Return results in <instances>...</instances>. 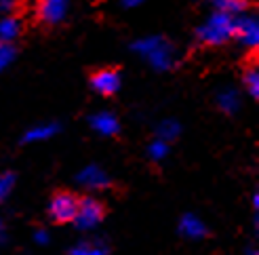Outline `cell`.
Wrapping results in <instances>:
<instances>
[{
    "label": "cell",
    "mask_w": 259,
    "mask_h": 255,
    "mask_svg": "<svg viewBox=\"0 0 259 255\" xmlns=\"http://www.w3.org/2000/svg\"><path fill=\"white\" fill-rule=\"evenodd\" d=\"M13 188H15V173L7 171V173L0 175V205L11 196Z\"/></svg>",
    "instance_id": "e0dca14e"
},
{
    "label": "cell",
    "mask_w": 259,
    "mask_h": 255,
    "mask_svg": "<svg viewBox=\"0 0 259 255\" xmlns=\"http://www.w3.org/2000/svg\"><path fill=\"white\" fill-rule=\"evenodd\" d=\"M57 131H59V124H55V122L36 124V126H32V129L25 131V135H23V142H25V144L45 142V139H51L53 135H57Z\"/></svg>",
    "instance_id": "8fae6325"
},
{
    "label": "cell",
    "mask_w": 259,
    "mask_h": 255,
    "mask_svg": "<svg viewBox=\"0 0 259 255\" xmlns=\"http://www.w3.org/2000/svg\"><path fill=\"white\" fill-rule=\"evenodd\" d=\"M103 205L97 200V198H82L78 200V211H76V218H74V224L80 228V230H93L95 226H99V222L103 220Z\"/></svg>",
    "instance_id": "3957f363"
},
{
    "label": "cell",
    "mask_w": 259,
    "mask_h": 255,
    "mask_svg": "<svg viewBox=\"0 0 259 255\" xmlns=\"http://www.w3.org/2000/svg\"><path fill=\"white\" fill-rule=\"evenodd\" d=\"M217 106H219V110L226 112V114L238 112V108H240V95H238V91H236V89H232V87L222 89V91L217 93Z\"/></svg>",
    "instance_id": "7c38bea8"
},
{
    "label": "cell",
    "mask_w": 259,
    "mask_h": 255,
    "mask_svg": "<svg viewBox=\"0 0 259 255\" xmlns=\"http://www.w3.org/2000/svg\"><path fill=\"white\" fill-rule=\"evenodd\" d=\"M76 211H78V198L70 192H59L51 198L49 205V215L53 218V222L57 224H70L76 218Z\"/></svg>",
    "instance_id": "277c9868"
},
{
    "label": "cell",
    "mask_w": 259,
    "mask_h": 255,
    "mask_svg": "<svg viewBox=\"0 0 259 255\" xmlns=\"http://www.w3.org/2000/svg\"><path fill=\"white\" fill-rule=\"evenodd\" d=\"M34 240H36V243H40V245H45L47 240H49V234L45 230H36L34 232Z\"/></svg>",
    "instance_id": "7402d4cb"
},
{
    "label": "cell",
    "mask_w": 259,
    "mask_h": 255,
    "mask_svg": "<svg viewBox=\"0 0 259 255\" xmlns=\"http://www.w3.org/2000/svg\"><path fill=\"white\" fill-rule=\"evenodd\" d=\"M68 7L70 0H40L38 3V17L49 25H57L66 19Z\"/></svg>",
    "instance_id": "8992f818"
},
{
    "label": "cell",
    "mask_w": 259,
    "mask_h": 255,
    "mask_svg": "<svg viewBox=\"0 0 259 255\" xmlns=\"http://www.w3.org/2000/svg\"><path fill=\"white\" fill-rule=\"evenodd\" d=\"M70 255H108L106 247H101V245H91V243H80V245H76Z\"/></svg>",
    "instance_id": "ac0fdd59"
},
{
    "label": "cell",
    "mask_w": 259,
    "mask_h": 255,
    "mask_svg": "<svg viewBox=\"0 0 259 255\" xmlns=\"http://www.w3.org/2000/svg\"><path fill=\"white\" fill-rule=\"evenodd\" d=\"M5 240H7V230H5V226L0 224V245H3Z\"/></svg>",
    "instance_id": "cb8c5ba5"
},
{
    "label": "cell",
    "mask_w": 259,
    "mask_h": 255,
    "mask_svg": "<svg viewBox=\"0 0 259 255\" xmlns=\"http://www.w3.org/2000/svg\"><path fill=\"white\" fill-rule=\"evenodd\" d=\"M166 154H169V142H164V139H154V142L148 146V156L152 160H164Z\"/></svg>",
    "instance_id": "2e32d148"
},
{
    "label": "cell",
    "mask_w": 259,
    "mask_h": 255,
    "mask_svg": "<svg viewBox=\"0 0 259 255\" xmlns=\"http://www.w3.org/2000/svg\"><path fill=\"white\" fill-rule=\"evenodd\" d=\"M133 51L144 57L154 70L166 72L175 66V49L162 36H146L133 42Z\"/></svg>",
    "instance_id": "6da1fadb"
},
{
    "label": "cell",
    "mask_w": 259,
    "mask_h": 255,
    "mask_svg": "<svg viewBox=\"0 0 259 255\" xmlns=\"http://www.w3.org/2000/svg\"><path fill=\"white\" fill-rule=\"evenodd\" d=\"M17 3H19V0H0V11L9 13V11H13L17 7Z\"/></svg>",
    "instance_id": "44dd1931"
},
{
    "label": "cell",
    "mask_w": 259,
    "mask_h": 255,
    "mask_svg": "<svg viewBox=\"0 0 259 255\" xmlns=\"http://www.w3.org/2000/svg\"><path fill=\"white\" fill-rule=\"evenodd\" d=\"M181 133V126L177 120H171L166 118L158 124V137L164 139V142H173V139H177V135Z\"/></svg>",
    "instance_id": "9a60e30c"
},
{
    "label": "cell",
    "mask_w": 259,
    "mask_h": 255,
    "mask_svg": "<svg viewBox=\"0 0 259 255\" xmlns=\"http://www.w3.org/2000/svg\"><path fill=\"white\" fill-rule=\"evenodd\" d=\"M144 0H120V5L124 7V9H137Z\"/></svg>",
    "instance_id": "603a6c76"
},
{
    "label": "cell",
    "mask_w": 259,
    "mask_h": 255,
    "mask_svg": "<svg viewBox=\"0 0 259 255\" xmlns=\"http://www.w3.org/2000/svg\"><path fill=\"white\" fill-rule=\"evenodd\" d=\"M234 36H238V40L249 47V49H257L259 45V21L257 17H251V15H238L236 17V32Z\"/></svg>",
    "instance_id": "5b68a950"
},
{
    "label": "cell",
    "mask_w": 259,
    "mask_h": 255,
    "mask_svg": "<svg viewBox=\"0 0 259 255\" xmlns=\"http://www.w3.org/2000/svg\"><path fill=\"white\" fill-rule=\"evenodd\" d=\"M21 34V21L13 15L0 19V42H11Z\"/></svg>",
    "instance_id": "4fadbf2b"
},
{
    "label": "cell",
    "mask_w": 259,
    "mask_h": 255,
    "mask_svg": "<svg viewBox=\"0 0 259 255\" xmlns=\"http://www.w3.org/2000/svg\"><path fill=\"white\" fill-rule=\"evenodd\" d=\"M244 84H247L251 97H259V70L257 68H249L244 74Z\"/></svg>",
    "instance_id": "d6986e66"
},
{
    "label": "cell",
    "mask_w": 259,
    "mask_h": 255,
    "mask_svg": "<svg viewBox=\"0 0 259 255\" xmlns=\"http://www.w3.org/2000/svg\"><path fill=\"white\" fill-rule=\"evenodd\" d=\"M91 87H93L99 95H106V97L114 95L120 89V74L112 68L97 70L93 76H91Z\"/></svg>",
    "instance_id": "52a82bcc"
},
{
    "label": "cell",
    "mask_w": 259,
    "mask_h": 255,
    "mask_svg": "<svg viewBox=\"0 0 259 255\" xmlns=\"http://www.w3.org/2000/svg\"><path fill=\"white\" fill-rule=\"evenodd\" d=\"M234 32H236V17L215 11L202 25H198L196 38L206 47H219L226 45L230 38H234Z\"/></svg>",
    "instance_id": "7a4b0ae2"
},
{
    "label": "cell",
    "mask_w": 259,
    "mask_h": 255,
    "mask_svg": "<svg viewBox=\"0 0 259 255\" xmlns=\"http://www.w3.org/2000/svg\"><path fill=\"white\" fill-rule=\"evenodd\" d=\"M179 232L184 238H190V240H198V238H204L206 234H209V230H206V226L200 218H196V215H184L179 222Z\"/></svg>",
    "instance_id": "30bf717a"
},
{
    "label": "cell",
    "mask_w": 259,
    "mask_h": 255,
    "mask_svg": "<svg viewBox=\"0 0 259 255\" xmlns=\"http://www.w3.org/2000/svg\"><path fill=\"white\" fill-rule=\"evenodd\" d=\"M215 11H222V13H228V15H242L244 11L249 9V3L247 0H211Z\"/></svg>",
    "instance_id": "5bb4252c"
},
{
    "label": "cell",
    "mask_w": 259,
    "mask_h": 255,
    "mask_svg": "<svg viewBox=\"0 0 259 255\" xmlns=\"http://www.w3.org/2000/svg\"><path fill=\"white\" fill-rule=\"evenodd\" d=\"M76 182L84 188H91V190H103V188L110 186V177L101 167H97V164H89V167H84L78 173Z\"/></svg>",
    "instance_id": "ba28073f"
},
{
    "label": "cell",
    "mask_w": 259,
    "mask_h": 255,
    "mask_svg": "<svg viewBox=\"0 0 259 255\" xmlns=\"http://www.w3.org/2000/svg\"><path fill=\"white\" fill-rule=\"evenodd\" d=\"M91 126H93V131H97L99 135H106V137H112L120 131V122L112 112L93 114V116H91Z\"/></svg>",
    "instance_id": "9c48e42d"
},
{
    "label": "cell",
    "mask_w": 259,
    "mask_h": 255,
    "mask_svg": "<svg viewBox=\"0 0 259 255\" xmlns=\"http://www.w3.org/2000/svg\"><path fill=\"white\" fill-rule=\"evenodd\" d=\"M15 59V47L11 42H0V72L7 70Z\"/></svg>",
    "instance_id": "ffe728a7"
}]
</instances>
